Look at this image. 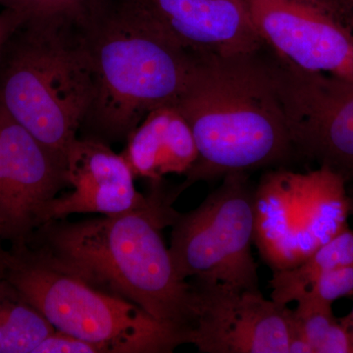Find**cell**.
I'll use <instances>...</instances> for the list:
<instances>
[{
	"label": "cell",
	"instance_id": "obj_13",
	"mask_svg": "<svg viewBox=\"0 0 353 353\" xmlns=\"http://www.w3.org/2000/svg\"><path fill=\"white\" fill-rule=\"evenodd\" d=\"M65 171L73 190L50 202L43 224L74 214H123L150 202L137 190L136 176L121 153L99 139L77 138L67 152Z\"/></svg>",
	"mask_w": 353,
	"mask_h": 353
},
{
	"label": "cell",
	"instance_id": "obj_15",
	"mask_svg": "<svg viewBox=\"0 0 353 353\" xmlns=\"http://www.w3.org/2000/svg\"><path fill=\"white\" fill-rule=\"evenodd\" d=\"M350 264H353V230L347 228L301 263L274 271L269 282L271 299L280 305L296 303L323 273Z\"/></svg>",
	"mask_w": 353,
	"mask_h": 353
},
{
	"label": "cell",
	"instance_id": "obj_3",
	"mask_svg": "<svg viewBox=\"0 0 353 353\" xmlns=\"http://www.w3.org/2000/svg\"><path fill=\"white\" fill-rule=\"evenodd\" d=\"M94 81L82 127L103 143L129 137L148 113L174 105L199 57L110 0L83 25Z\"/></svg>",
	"mask_w": 353,
	"mask_h": 353
},
{
	"label": "cell",
	"instance_id": "obj_14",
	"mask_svg": "<svg viewBox=\"0 0 353 353\" xmlns=\"http://www.w3.org/2000/svg\"><path fill=\"white\" fill-rule=\"evenodd\" d=\"M121 155L136 178L159 182L170 174L185 175L199 152L187 121L175 106L166 105L146 115L128 137Z\"/></svg>",
	"mask_w": 353,
	"mask_h": 353
},
{
	"label": "cell",
	"instance_id": "obj_20",
	"mask_svg": "<svg viewBox=\"0 0 353 353\" xmlns=\"http://www.w3.org/2000/svg\"><path fill=\"white\" fill-rule=\"evenodd\" d=\"M353 352V339L352 330L345 323L338 321L325 336L316 353H352Z\"/></svg>",
	"mask_w": 353,
	"mask_h": 353
},
{
	"label": "cell",
	"instance_id": "obj_24",
	"mask_svg": "<svg viewBox=\"0 0 353 353\" xmlns=\"http://www.w3.org/2000/svg\"><path fill=\"white\" fill-rule=\"evenodd\" d=\"M341 322L345 323V325L352 330V333L353 334V308L350 314L345 317V319L341 320Z\"/></svg>",
	"mask_w": 353,
	"mask_h": 353
},
{
	"label": "cell",
	"instance_id": "obj_18",
	"mask_svg": "<svg viewBox=\"0 0 353 353\" xmlns=\"http://www.w3.org/2000/svg\"><path fill=\"white\" fill-rule=\"evenodd\" d=\"M352 294L353 264H350L323 273L299 299L333 305L336 299Z\"/></svg>",
	"mask_w": 353,
	"mask_h": 353
},
{
	"label": "cell",
	"instance_id": "obj_1",
	"mask_svg": "<svg viewBox=\"0 0 353 353\" xmlns=\"http://www.w3.org/2000/svg\"><path fill=\"white\" fill-rule=\"evenodd\" d=\"M150 183L145 208L74 222L50 221L26 243L139 306L187 343L196 321V290L176 273L161 234L179 214L172 206L178 196L162 181Z\"/></svg>",
	"mask_w": 353,
	"mask_h": 353
},
{
	"label": "cell",
	"instance_id": "obj_26",
	"mask_svg": "<svg viewBox=\"0 0 353 353\" xmlns=\"http://www.w3.org/2000/svg\"><path fill=\"white\" fill-rule=\"evenodd\" d=\"M4 250V245L1 243V241H0V254H1V252H3Z\"/></svg>",
	"mask_w": 353,
	"mask_h": 353
},
{
	"label": "cell",
	"instance_id": "obj_25",
	"mask_svg": "<svg viewBox=\"0 0 353 353\" xmlns=\"http://www.w3.org/2000/svg\"><path fill=\"white\" fill-rule=\"evenodd\" d=\"M4 22H6V18L0 14V25L3 24Z\"/></svg>",
	"mask_w": 353,
	"mask_h": 353
},
{
	"label": "cell",
	"instance_id": "obj_6",
	"mask_svg": "<svg viewBox=\"0 0 353 353\" xmlns=\"http://www.w3.org/2000/svg\"><path fill=\"white\" fill-rule=\"evenodd\" d=\"M347 181L320 167L265 174L254 190V241L272 272L292 268L347 229Z\"/></svg>",
	"mask_w": 353,
	"mask_h": 353
},
{
	"label": "cell",
	"instance_id": "obj_7",
	"mask_svg": "<svg viewBox=\"0 0 353 353\" xmlns=\"http://www.w3.org/2000/svg\"><path fill=\"white\" fill-rule=\"evenodd\" d=\"M254 190L246 173L229 174L201 205L179 213L171 226L169 250L181 278L260 289L259 265L252 252Z\"/></svg>",
	"mask_w": 353,
	"mask_h": 353
},
{
	"label": "cell",
	"instance_id": "obj_21",
	"mask_svg": "<svg viewBox=\"0 0 353 353\" xmlns=\"http://www.w3.org/2000/svg\"><path fill=\"white\" fill-rule=\"evenodd\" d=\"M299 1L320 7L341 19V0H299Z\"/></svg>",
	"mask_w": 353,
	"mask_h": 353
},
{
	"label": "cell",
	"instance_id": "obj_8",
	"mask_svg": "<svg viewBox=\"0 0 353 353\" xmlns=\"http://www.w3.org/2000/svg\"><path fill=\"white\" fill-rule=\"evenodd\" d=\"M276 75L296 152L353 178V81L287 64Z\"/></svg>",
	"mask_w": 353,
	"mask_h": 353
},
{
	"label": "cell",
	"instance_id": "obj_27",
	"mask_svg": "<svg viewBox=\"0 0 353 353\" xmlns=\"http://www.w3.org/2000/svg\"><path fill=\"white\" fill-rule=\"evenodd\" d=\"M352 339H353V334H352Z\"/></svg>",
	"mask_w": 353,
	"mask_h": 353
},
{
	"label": "cell",
	"instance_id": "obj_11",
	"mask_svg": "<svg viewBox=\"0 0 353 353\" xmlns=\"http://www.w3.org/2000/svg\"><path fill=\"white\" fill-rule=\"evenodd\" d=\"M264 43L309 73L353 81V32L334 14L299 0H245Z\"/></svg>",
	"mask_w": 353,
	"mask_h": 353
},
{
	"label": "cell",
	"instance_id": "obj_16",
	"mask_svg": "<svg viewBox=\"0 0 353 353\" xmlns=\"http://www.w3.org/2000/svg\"><path fill=\"white\" fill-rule=\"evenodd\" d=\"M54 330L15 285L0 277V353H34Z\"/></svg>",
	"mask_w": 353,
	"mask_h": 353
},
{
	"label": "cell",
	"instance_id": "obj_5",
	"mask_svg": "<svg viewBox=\"0 0 353 353\" xmlns=\"http://www.w3.org/2000/svg\"><path fill=\"white\" fill-rule=\"evenodd\" d=\"M0 277L15 285L57 331L105 353H169L183 339L134 303L90 282L36 246L4 248Z\"/></svg>",
	"mask_w": 353,
	"mask_h": 353
},
{
	"label": "cell",
	"instance_id": "obj_22",
	"mask_svg": "<svg viewBox=\"0 0 353 353\" xmlns=\"http://www.w3.org/2000/svg\"><path fill=\"white\" fill-rule=\"evenodd\" d=\"M341 20L353 32V0H341Z\"/></svg>",
	"mask_w": 353,
	"mask_h": 353
},
{
	"label": "cell",
	"instance_id": "obj_4",
	"mask_svg": "<svg viewBox=\"0 0 353 353\" xmlns=\"http://www.w3.org/2000/svg\"><path fill=\"white\" fill-rule=\"evenodd\" d=\"M85 19L15 28L0 53V108L65 165L94 94Z\"/></svg>",
	"mask_w": 353,
	"mask_h": 353
},
{
	"label": "cell",
	"instance_id": "obj_19",
	"mask_svg": "<svg viewBox=\"0 0 353 353\" xmlns=\"http://www.w3.org/2000/svg\"><path fill=\"white\" fill-rule=\"evenodd\" d=\"M34 353H105L99 345L54 330L37 347Z\"/></svg>",
	"mask_w": 353,
	"mask_h": 353
},
{
	"label": "cell",
	"instance_id": "obj_17",
	"mask_svg": "<svg viewBox=\"0 0 353 353\" xmlns=\"http://www.w3.org/2000/svg\"><path fill=\"white\" fill-rule=\"evenodd\" d=\"M109 0H0L11 29L41 23L82 20Z\"/></svg>",
	"mask_w": 353,
	"mask_h": 353
},
{
	"label": "cell",
	"instance_id": "obj_10",
	"mask_svg": "<svg viewBox=\"0 0 353 353\" xmlns=\"http://www.w3.org/2000/svg\"><path fill=\"white\" fill-rule=\"evenodd\" d=\"M66 165L0 108V241L24 245L68 185Z\"/></svg>",
	"mask_w": 353,
	"mask_h": 353
},
{
	"label": "cell",
	"instance_id": "obj_9",
	"mask_svg": "<svg viewBox=\"0 0 353 353\" xmlns=\"http://www.w3.org/2000/svg\"><path fill=\"white\" fill-rule=\"evenodd\" d=\"M196 317L188 334L201 353H289L297 334L292 310L261 290L190 282Z\"/></svg>",
	"mask_w": 353,
	"mask_h": 353
},
{
	"label": "cell",
	"instance_id": "obj_23",
	"mask_svg": "<svg viewBox=\"0 0 353 353\" xmlns=\"http://www.w3.org/2000/svg\"><path fill=\"white\" fill-rule=\"evenodd\" d=\"M10 25H9L8 21L6 19V22L0 25V53H1L2 46L6 43V39L8 34H10Z\"/></svg>",
	"mask_w": 353,
	"mask_h": 353
},
{
	"label": "cell",
	"instance_id": "obj_12",
	"mask_svg": "<svg viewBox=\"0 0 353 353\" xmlns=\"http://www.w3.org/2000/svg\"><path fill=\"white\" fill-rule=\"evenodd\" d=\"M183 50L199 57L255 54L263 46L245 0H119Z\"/></svg>",
	"mask_w": 353,
	"mask_h": 353
},
{
	"label": "cell",
	"instance_id": "obj_2",
	"mask_svg": "<svg viewBox=\"0 0 353 353\" xmlns=\"http://www.w3.org/2000/svg\"><path fill=\"white\" fill-rule=\"evenodd\" d=\"M174 106L192 129L199 152L178 196L201 181L284 163L297 152L276 69L254 54L199 57Z\"/></svg>",
	"mask_w": 353,
	"mask_h": 353
}]
</instances>
